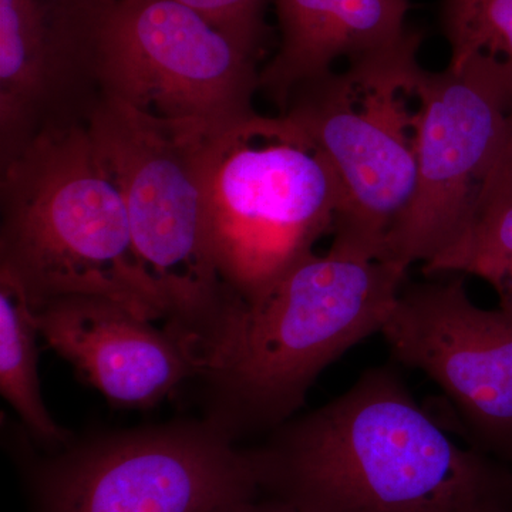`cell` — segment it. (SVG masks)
Returning a JSON list of instances; mask_svg holds the SVG:
<instances>
[{"mask_svg":"<svg viewBox=\"0 0 512 512\" xmlns=\"http://www.w3.org/2000/svg\"><path fill=\"white\" fill-rule=\"evenodd\" d=\"M249 451L261 494L299 512H512V467L451 439L390 366Z\"/></svg>","mask_w":512,"mask_h":512,"instance_id":"6da1fadb","label":"cell"},{"mask_svg":"<svg viewBox=\"0 0 512 512\" xmlns=\"http://www.w3.org/2000/svg\"><path fill=\"white\" fill-rule=\"evenodd\" d=\"M0 167V272L22 286L32 309L100 296L164 320L167 306L141 265L123 194L87 123L40 134Z\"/></svg>","mask_w":512,"mask_h":512,"instance_id":"7a4b0ae2","label":"cell"},{"mask_svg":"<svg viewBox=\"0 0 512 512\" xmlns=\"http://www.w3.org/2000/svg\"><path fill=\"white\" fill-rule=\"evenodd\" d=\"M86 123L123 194L141 265L167 306L164 332L200 379L228 356L248 306L222 281L212 254L204 188L212 134L109 96Z\"/></svg>","mask_w":512,"mask_h":512,"instance_id":"3957f363","label":"cell"},{"mask_svg":"<svg viewBox=\"0 0 512 512\" xmlns=\"http://www.w3.org/2000/svg\"><path fill=\"white\" fill-rule=\"evenodd\" d=\"M409 269L332 242L248 306L231 352L202 377L204 419L235 441L296 416L320 373L382 332Z\"/></svg>","mask_w":512,"mask_h":512,"instance_id":"277c9868","label":"cell"},{"mask_svg":"<svg viewBox=\"0 0 512 512\" xmlns=\"http://www.w3.org/2000/svg\"><path fill=\"white\" fill-rule=\"evenodd\" d=\"M208 234L222 281L255 305L333 231L342 188L316 141L286 114L255 113L208 138Z\"/></svg>","mask_w":512,"mask_h":512,"instance_id":"5b68a950","label":"cell"},{"mask_svg":"<svg viewBox=\"0 0 512 512\" xmlns=\"http://www.w3.org/2000/svg\"><path fill=\"white\" fill-rule=\"evenodd\" d=\"M421 36L406 35L299 87L286 107L338 175L342 207L333 241L382 259L384 241L412 201L423 90Z\"/></svg>","mask_w":512,"mask_h":512,"instance_id":"8992f818","label":"cell"},{"mask_svg":"<svg viewBox=\"0 0 512 512\" xmlns=\"http://www.w3.org/2000/svg\"><path fill=\"white\" fill-rule=\"evenodd\" d=\"M55 451L35 470L37 512H212L261 494L249 448L204 417Z\"/></svg>","mask_w":512,"mask_h":512,"instance_id":"52a82bcc","label":"cell"},{"mask_svg":"<svg viewBox=\"0 0 512 512\" xmlns=\"http://www.w3.org/2000/svg\"><path fill=\"white\" fill-rule=\"evenodd\" d=\"M261 49L177 0H119L101 46V96L215 134L255 114Z\"/></svg>","mask_w":512,"mask_h":512,"instance_id":"ba28073f","label":"cell"},{"mask_svg":"<svg viewBox=\"0 0 512 512\" xmlns=\"http://www.w3.org/2000/svg\"><path fill=\"white\" fill-rule=\"evenodd\" d=\"M511 120L512 70L503 64L473 59L427 72L416 188L384 241V261L424 266L460 238Z\"/></svg>","mask_w":512,"mask_h":512,"instance_id":"9c48e42d","label":"cell"},{"mask_svg":"<svg viewBox=\"0 0 512 512\" xmlns=\"http://www.w3.org/2000/svg\"><path fill=\"white\" fill-rule=\"evenodd\" d=\"M463 276L403 286L380 335L456 404L473 446L512 467V302L481 308Z\"/></svg>","mask_w":512,"mask_h":512,"instance_id":"30bf717a","label":"cell"},{"mask_svg":"<svg viewBox=\"0 0 512 512\" xmlns=\"http://www.w3.org/2000/svg\"><path fill=\"white\" fill-rule=\"evenodd\" d=\"M119 0H0V165L40 134L86 123Z\"/></svg>","mask_w":512,"mask_h":512,"instance_id":"8fae6325","label":"cell"},{"mask_svg":"<svg viewBox=\"0 0 512 512\" xmlns=\"http://www.w3.org/2000/svg\"><path fill=\"white\" fill-rule=\"evenodd\" d=\"M33 311L47 345L116 406H156L185 380L197 377L164 329L111 299L63 296Z\"/></svg>","mask_w":512,"mask_h":512,"instance_id":"7c38bea8","label":"cell"},{"mask_svg":"<svg viewBox=\"0 0 512 512\" xmlns=\"http://www.w3.org/2000/svg\"><path fill=\"white\" fill-rule=\"evenodd\" d=\"M278 50L259 74V90L285 113L292 94L406 35L409 0H275Z\"/></svg>","mask_w":512,"mask_h":512,"instance_id":"4fadbf2b","label":"cell"},{"mask_svg":"<svg viewBox=\"0 0 512 512\" xmlns=\"http://www.w3.org/2000/svg\"><path fill=\"white\" fill-rule=\"evenodd\" d=\"M37 336L35 311L22 286L0 272V392L30 437L57 450L73 437L50 416L43 400L37 372Z\"/></svg>","mask_w":512,"mask_h":512,"instance_id":"5bb4252c","label":"cell"},{"mask_svg":"<svg viewBox=\"0 0 512 512\" xmlns=\"http://www.w3.org/2000/svg\"><path fill=\"white\" fill-rule=\"evenodd\" d=\"M441 26L447 67L485 59L512 70V0H441Z\"/></svg>","mask_w":512,"mask_h":512,"instance_id":"9a60e30c","label":"cell"},{"mask_svg":"<svg viewBox=\"0 0 512 512\" xmlns=\"http://www.w3.org/2000/svg\"><path fill=\"white\" fill-rule=\"evenodd\" d=\"M200 13L212 25L248 45L262 47L268 0H177Z\"/></svg>","mask_w":512,"mask_h":512,"instance_id":"2e32d148","label":"cell"},{"mask_svg":"<svg viewBox=\"0 0 512 512\" xmlns=\"http://www.w3.org/2000/svg\"><path fill=\"white\" fill-rule=\"evenodd\" d=\"M512 192V120L510 128H508L507 136H505L503 147L495 158L493 168L488 174L487 180L483 185V190L478 198L476 212L474 217L490 205L491 202L500 200L505 195ZM473 217V220H474Z\"/></svg>","mask_w":512,"mask_h":512,"instance_id":"e0dca14e","label":"cell"},{"mask_svg":"<svg viewBox=\"0 0 512 512\" xmlns=\"http://www.w3.org/2000/svg\"><path fill=\"white\" fill-rule=\"evenodd\" d=\"M259 495L247 498V500H239L235 501V503L222 505V507L212 512H299L291 504L278 500V498L268 497V495H265L264 498H259Z\"/></svg>","mask_w":512,"mask_h":512,"instance_id":"ac0fdd59","label":"cell"}]
</instances>
